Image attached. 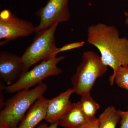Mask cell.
<instances>
[{"label":"cell","mask_w":128,"mask_h":128,"mask_svg":"<svg viewBox=\"0 0 128 128\" xmlns=\"http://www.w3.org/2000/svg\"><path fill=\"white\" fill-rule=\"evenodd\" d=\"M87 42L96 47L101 54L104 64L113 70L109 81L111 86L120 66L128 65V39L120 38L115 26L98 23L90 25L87 30Z\"/></svg>","instance_id":"obj_1"},{"label":"cell","mask_w":128,"mask_h":128,"mask_svg":"<svg viewBox=\"0 0 128 128\" xmlns=\"http://www.w3.org/2000/svg\"><path fill=\"white\" fill-rule=\"evenodd\" d=\"M48 86L42 82L34 88L25 89L17 92L16 94L4 104L0 113V123L9 124L17 127L18 122L31 106L44 94Z\"/></svg>","instance_id":"obj_2"},{"label":"cell","mask_w":128,"mask_h":128,"mask_svg":"<svg viewBox=\"0 0 128 128\" xmlns=\"http://www.w3.org/2000/svg\"><path fill=\"white\" fill-rule=\"evenodd\" d=\"M108 67L96 53L91 50L85 51L71 79L74 93L81 96L90 93L96 81L106 73Z\"/></svg>","instance_id":"obj_3"},{"label":"cell","mask_w":128,"mask_h":128,"mask_svg":"<svg viewBox=\"0 0 128 128\" xmlns=\"http://www.w3.org/2000/svg\"><path fill=\"white\" fill-rule=\"evenodd\" d=\"M59 24L55 23L47 29L35 33L32 43L21 56L25 70L40 60L50 58L57 50L55 33Z\"/></svg>","instance_id":"obj_4"},{"label":"cell","mask_w":128,"mask_h":128,"mask_svg":"<svg viewBox=\"0 0 128 128\" xmlns=\"http://www.w3.org/2000/svg\"><path fill=\"white\" fill-rule=\"evenodd\" d=\"M64 58V56H54L42 60L29 71L24 72L18 80L6 86L5 89L9 93H14L38 85L47 77L60 75L62 70L57 65Z\"/></svg>","instance_id":"obj_5"},{"label":"cell","mask_w":128,"mask_h":128,"mask_svg":"<svg viewBox=\"0 0 128 128\" xmlns=\"http://www.w3.org/2000/svg\"><path fill=\"white\" fill-rule=\"evenodd\" d=\"M32 22L18 18L8 9L0 12V46L11 40L27 37L34 32Z\"/></svg>","instance_id":"obj_6"},{"label":"cell","mask_w":128,"mask_h":128,"mask_svg":"<svg viewBox=\"0 0 128 128\" xmlns=\"http://www.w3.org/2000/svg\"><path fill=\"white\" fill-rule=\"evenodd\" d=\"M68 1L69 0H48L44 7L36 12V15L40 18V22L35 27L34 32L47 29L54 24L68 21L70 17Z\"/></svg>","instance_id":"obj_7"},{"label":"cell","mask_w":128,"mask_h":128,"mask_svg":"<svg viewBox=\"0 0 128 128\" xmlns=\"http://www.w3.org/2000/svg\"><path fill=\"white\" fill-rule=\"evenodd\" d=\"M26 71L21 57L0 50V77L8 84L14 83Z\"/></svg>","instance_id":"obj_8"},{"label":"cell","mask_w":128,"mask_h":128,"mask_svg":"<svg viewBox=\"0 0 128 128\" xmlns=\"http://www.w3.org/2000/svg\"><path fill=\"white\" fill-rule=\"evenodd\" d=\"M73 93V88H69L57 96L49 99L44 120L51 124L58 122L71 105L70 98Z\"/></svg>","instance_id":"obj_9"},{"label":"cell","mask_w":128,"mask_h":128,"mask_svg":"<svg viewBox=\"0 0 128 128\" xmlns=\"http://www.w3.org/2000/svg\"><path fill=\"white\" fill-rule=\"evenodd\" d=\"M49 99L43 96L38 98L30 108L18 128H34L45 119Z\"/></svg>","instance_id":"obj_10"},{"label":"cell","mask_w":128,"mask_h":128,"mask_svg":"<svg viewBox=\"0 0 128 128\" xmlns=\"http://www.w3.org/2000/svg\"><path fill=\"white\" fill-rule=\"evenodd\" d=\"M92 119H88L86 116L78 102L71 103L58 122L59 125L64 128H76Z\"/></svg>","instance_id":"obj_11"},{"label":"cell","mask_w":128,"mask_h":128,"mask_svg":"<svg viewBox=\"0 0 128 128\" xmlns=\"http://www.w3.org/2000/svg\"><path fill=\"white\" fill-rule=\"evenodd\" d=\"M98 119L99 128H115L120 117L118 110L110 106L105 108Z\"/></svg>","instance_id":"obj_12"},{"label":"cell","mask_w":128,"mask_h":128,"mask_svg":"<svg viewBox=\"0 0 128 128\" xmlns=\"http://www.w3.org/2000/svg\"><path fill=\"white\" fill-rule=\"evenodd\" d=\"M81 96L79 102L80 108L87 118L92 119L96 117L95 114L100 108V105L92 97L90 93L83 94Z\"/></svg>","instance_id":"obj_13"},{"label":"cell","mask_w":128,"mask_h":128,"mask_svg":"<svg viewBox=\"0 0 128 128\" xmlns=\"http://www.w3.org/2000/svg\"><path fill=\"white\" fill-rule=\"evenodd\" d=\"M114 81L118 86L128 91V65L118 68L114 76Z\"/></svg>","instance_id":"obj_14"},{"label":"cell","mask_w":128,"mask_h":128,"mask_svg":"<svg viewBox=\"0 0 128 128\" xmlns=\"http://www.w3.org/2000/svg\"><path fill=\"white\" fill-rule=\"evenodd\" d=\"M85 43V42L82 41V42H74L71 43L64 45L61 48H57V50L54 54V56H56L57 54L60 52L71 50L82 47L84 46Z\"/></svg>","instance_id":"obj_15"},{"label":"cell","mask_w":128,"mask_h":128,"mask_svg":"<svg viewBox=\"0 0 128 128\" xmlns=\"http://www.w3.org/2000/svg\"><path fill=\"white\" fill-rule=\"evenodd\" d=\"M118 112L120 117V128H128V105L127 111L118 110Z\"/></svg>","instance_id":"obj_16"},{"label":"cell","mask_w":128,"mask_h":128,"mask_svg":"<svg viewBox=\"0 0 128 128\" xmlns=\"http://www.w3.org/2000/svg\"><path fill=\"white\" fill-rule=\"evenodd\" d=\"M76 128H99L98 119L95 117L86 123Z\"/></svg>","instance_id":"obj_17"},{"label":"cell","mask_w":128,"mask_h":128,"mask_svg":"<svg viewBox=\"0 0 128 128\" xmlns=\"http://www.w3.org/2000/svg\"><path fill=\"white\" fill-rule=\"evenodd\" d=\"M58 122L51 124L49 126L48 125V124L43 123L41 124L36 128H58Z\"/></svg>","instance_id":"obj_18"},{"label":"cell","mask_w":128,"mask_h":128,"mask_svg":"<svg viewBox=\"0 0 128 128\" xmlns=\"http://www.w3.org/2000/svg\"><path fill=\"white\" fill-rule=\"evenodd\" d=\"M12 127L9 124L4 123H0V128H15Z\"/></svg>","instance_id":"obj_19"},{"label":"cell","mask_w":128,"mask_h":128,"mask_svg":"<svg viewBox=\"0 0 128 128\" xmlns=\"http://www.w3.org/2000/svg\"><path fill=\"white\" fill-rule=\"evenodd\" d=\"M124 15L126 17V19L125 21V23L126 25H128V12H125Z\"/></svg>","instance_id":"obj_20"},{"label":"cell","mask_w":128,"mask_h":128,"mask_svg":"<svg viewBox=\"0 0 128 128\" xmlns=\"http://www.w3.org/2000/svg\"><path fill=\"white\" fill-rule=\"evenodd\" d=\"M16 128H17L16 127Z\"/></svg>","instance_id":"obj_21"},{"label":"cell","mask_w":128,"mask_h":128,"mask_svg":"<svg viewBox=\"0 0 128 128\" xmlns=\"http://www.w3.org/2000/svg\"></svg>","instance_id":"obj_22"}]
</instances>
